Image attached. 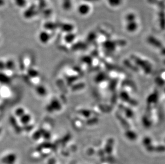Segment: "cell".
<instances>
[{"mask_svg": "<svg viewBox=\"0 0 165 164\" xmlns=\"http://www.w3.org/2000/svg\"><path fill=\"white\" fill-rule=\"evenodd\" d=\"M96 35L95 33H90V34L88 35V37H87V40L89 41H92L94 40L95 38H96Z\"/></svg>", "mask_w": 165, "mask_h": 164, "instance_id": "12", "label": "cell"}, {"mask_svg": "<svg viewBox=\"0 0 165 164\" xmlns=\"http://www.w3.org/2000/svg\"><path fill=\"white\" fill-rule=\"evenodd\" d=\"M39 39L41 42L43 43H47L50 39V36L47 32H41L39 34Z\"/></svg>", "mask_w": 165, "mask_h": 164, "instance_id": "4", "label": "cell"}, {"mask_svg": "<svg viewBox=\"0 0 165 164\" xmlns=\"http://www.w3.org/2000/svg\"><path fill=\"white\" fill-rule=\"evenodd\" d=\"M57 27H58V25L56 23H45V28L47 30H54Z\"/></svg>", "mask_w": 165, "mask_h": 164, "instance_id": "11", "label": "cell"}, {"mask_svg": "<svg viewBox=\"0 0 165 164\" xmlns=\"http://www.w3.org/2000/svg\"><path fill=\"white\" fill-rule=\"evenodd\" d=\"M126 20L127 23H129V22H132V21H135V19H136V16H135L134 13H128L126 16Z\"/></svg>", "mask_w": 165, "mask_h": 164, "instance_id": "10", "label": "cell"}, {"mask_svg": "<svg viewBox=\"0 0 165 164\" xmlns=\"http://www.w3.org/2000/svg\"><path fill=\"white\" fill-rule=\"evenodd\" d=\"M75 37L76 36H75V34L73 33L72 32L67 33L66 35L65 36V41L67 43H71L73 42L74 40H75Z\"/></svg>", "mask_w": 165, "mask_h": 164, "instance_id": "6", "label": "cell"}, {"mask_svg": "<svg viewBox=\"0 0 165 164\" xmlns=\"http://www.w3.org/2000/svg\"><path fill=\"white\" fill-rule=\"evenodd\" d=\"M87 2H96L99 1V0H84Z\"/></svg>", "mask_w": 165, "mask_h": 164, "instance_id": "14", "label": "cell"}, {"mask_svg": "<svg viewBox=\"0 0 165 164\" xmlns=\"http://www.w3.org/2000/svg\"><path fill=\"white\" fill-rule=\"evenodd\" d=\"M138 24L136 21L129 22L127 23L126 30L129 33H134L138 29Z\"/></svg>", "mask_w": 165, "mask_h": 164, "instance_id": "3", "label": "cell"}, {"mask_svg": "<svg viewBox=\"0 0 165 164\" xmlns=\"http://www.w3.org/2000/svg\"><path fill=\"white\" fill-rule=\"evenodd\" d=\"M123 0H107L108 3L112 7H117L122 4Z\"/></svg>", "mask_w": 165, "mask_h": 164, "instance_id": "7", "label": "cell"}, {"mask_svg": "<svg viewBox=\"0 0 165 164\" xmlns=\"http://www.w3.org/2000/svg\"><path fill=\"white\" fill-rule=\"evenodd\" d=\"M90 11V7L87 3L80 4L77 8V11L80 15L85 16L88 14Z\"/></svg>", "mask_w": 165, "mask_h": 164, "instance_id": "1", "label": "cell"}, {"mask_svg": "<svg viewBox=\"0 0 165 164\" xmlns=\"http://www.w3.org/2000/svg\"><path fill=\"white\" fill-rule=\"evenodd\" d=\"M5 3L4 0H0V6H2Z\"/></svg>", "mask_w": 165, "mask_h": 164, "instance_id": "15", "label": "cell"}, {"mask_svg": "<svg viewBox=\"0 0 165 164\" xmlns=\"http://www.w3.org/2000/svg\"><path fill=\"white\" fill-rule=\"evenodd\" d=\"M16 3L18 6L23 7L25 5V0H15Z\"/></svg>", "mask_w": 165, "mask_h": 164, "instance_id": "13", "label": "cell"}, {"mask_svg": "<svg viewBox=\"0 0 165 164\" xmlns=\"http://www.w3.org/2000/svg\"><path fill=\"white\" fill-rule=\"evenodd\" d=\"M58 27L60 28V30L62 31L66 32L67 33H72L74 28V26L72 24L69 23H60L58 25Z\"/></svg>", "mask_w": 165, "mask_h": 164, "instance_id": "2", "label": "cell"}, {"mask_svg": "<svg viewBox=\"0 0 165 164\" xmlns=\"http://www.w3.org/2000/svg\"><path fill=\"white\" fill-rule=\"evenodd\" d=\"M72 2L71 0H63V8L65 10L68 11L70 10L72 7Z\"/></svg>", "mask_w": 165, "mask_h": 164, "instance_id": "9", "label": "cell"}, {"mask_svg": "<svg viewBox=\"0 0 165 164\" xmlns=\"http://www.w3.org/2000/svg\"><path fill=\"white\" fill-rule=\"evenodd\" d=\"M104 46L105 47V48H107V49L109 50H113L114 48H115L116 44L115 43L111 41V40H106L105 42L104 43Z\"/></svg>", "mask_w": 165, "mask_h": 164, "instance_id": "8", "label": "cell"}, {"mask_svg": "<svg viewBox=\"0 0 165 164\" xmlns=\"http://www.w3.org/2000/svg\"><path fill=\"white\" fill-rule=\"evenodd\" d=\"M148 42L150 44L152 45H154L155 47H159L160 45H161L160 41L158 40L156 37H154L153 36H149L148 38Z\"/></svg>", "mask_w": 165, "mask_h": 164, "instance_id": "5", "label": "cell"}]
</instances>
